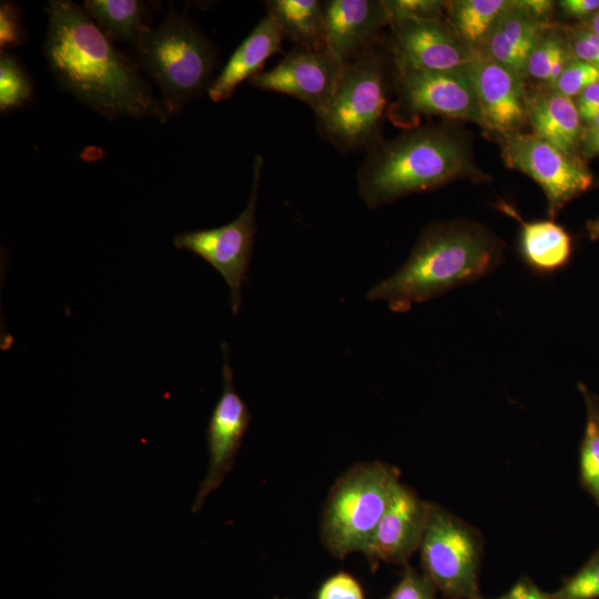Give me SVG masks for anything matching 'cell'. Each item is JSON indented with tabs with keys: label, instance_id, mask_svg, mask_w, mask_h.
<instances>
[{
	"label": "cell",
	"instance_id": "6da1fadb",
	"mask_svg": "<svg viewBox=\"0 0 599 599\" xmlns=\"http://www.w3.org/2000/svg\"><path fill=\"white\" fill-rule=\"evenodd\" d=\"M44 55L60 87L109 120L172 114L140 75L138 65L119 51L84 9L70 0L48 3Z\"/></svg>",
	"mask_w": 599,
	"mask_h": 599
},
{
	"label": "cell",
	"instance_id": "7a4b0ae2",
	"mask_svg": "<svg viewBox=\"0 0 599 599\" xmlns=\"http://www.w3.org/2000/svg\"><path fill=\"white\" fill-rule=\"evenodd\" d=\"M505 243L485 225L469 220L433 224L419 235L407 261L372 287L369 301H386L392 311H408L494 272Z\"/></svg>",
	"mask_w": 599,
	"mask_h": 599
},
{
	"label": "cell",
	"instance_id": "3957f363",
	"mask_svg": "<svg viewBox=\"0 0 599 599\" xmlns=\"http://www.w3.org/2000/svg\"><path fill=\"white\" fill-rule=\"evenodd\" d=\"M483 174L466 141L445 126H422L372 149L358 174V194L369 209L428 191L463 176Z\"/></svg>",
	"mask_w": 599,
	"mask_h": 599
},
{
	"label": "cell",
	"instance_id": "277c9868",
	"mask_svg": "<svg viewBox=\"0 0 599 599\" xmlns=\"http://www.w3.org/2000/svg\"><path fill=\"white\" fill-rule=\"evenodd\" d=\"M138 68L156 83L171 114L207 92L217 64L216 49L185 14L171 7L156 29L135 47Z\"/></svg>",
	"mask_w": 599,
	"mask_h": 599
},
{
	"label": "cell",
	"instance_id": "5b68a950",
	"mask_svg": "<svg viewBox=\"0 0 599 599\" xmlns=\"http://www.w3.org/2000/svg\"><path fill=\"white\" fill-rule=\"evenodd\" d=\"M399 483V470L383 461L348 469L325 504L322 539L326 549L337 558L364 552Z\"/></svg>",
	"mask_w": 599,
	"mask_h": 599
},
{
	"label": "cell",
	"instance_id": "8992f818",
	"mask_svg": "<svg viewBox=\"0 0 599 599\" xmlns=\"http://www.w3.org/2000/svg\"><path fill=\"white\" fill-rule=\"evenodd\" d=\"M386 104V65L374 43L345 64L334 95L316 115L318 131L343 152L372 149L380 141Z\"/></svg>",
	"mask_w": 599,
	"mask_h": 599
},
{
	"label": "cell",
	"instance_id": "52a82bcc",
	"mask_svg": "<svg viewBox=\"0 0 599 599\" xmlns=\"http://www.w3.org/2000/svg\"><path fill=\"white\" fill-rule=\"evenodd\" d=\"M424 575L446 599H481L478 530L438 505H430L420 545Z\"/></svg>",
	"mask_w": 599,
	"mask_h": 599
},
{
	"label": "cell",
	"instance_id": "ba28073f",
	"mask_svg": "<svg viewBox=\"0 0 599 599\" xmlns=\"http://www.w3.org/2000/svg\"><path fill=\"white\" fill-rule=\"evenodd\" d=\"M500 144L505 164L531 177L544 191L550 220L595 184L581 155L565 152L534 133H512L501 138Z\"/></svg>",
	"mask_w": 599,
	"mask_h": 599
},
{
	"label": "cell",
	"instance_id": "9c48e42d",
	"mask_svg": "<svg viewBox=\"0 0 599 599\" xmlns=\"http://www.w3.org/2000/svg\"><path fill=\"white\" fill-rule=\"evenodd\" d=\"M263 163V158L256 155L251 195L245 209L235 220L214 229L179 233L173 240L176 248L191 251L222 275L231 291L230 303L235 315L242 303V284L246 281L254 248L255 212Z\"/></svg>",
	"mask_w": 599,
	"mask_h": 599
},
{
	"label": "cell",
	"instance_id": "30bf717a",
	"mask_svg": "<svg viewBox=\"0 0 599 599\" xmlns=\"http://www.w3.org/2000/svg\"><path fill=\"white\" fill-rule=\"evenodd\" d=\"M396 87L397 100L389 109V118L396 125H414L420 115L481 123L467 67L448 71L397 69Z\"/></svg>",
	"mask_w": 599,
	"mask_h": 599
},
{
	"label": "cell",
	"instance_id": "8fae6325",
	"mask_svg": "<svg viewBox=\"0 0 599 599\" xmlns=\"http://www.w3.org/2000/svg\"><path fill=\"white\" fill-rule=\"evenodd\" d=\"M223 349V390L212 412L206 441L209 450V467L201 483L192 511H199L207 496L217 489L225 476L232 469L243 438L252 420L246 403L235 390L233 373L229 364V347L222 344Z\"/></svg>",
	"mask_w": 599,
	"mask_h": 599
},
{
	"label": "cell",
	"instance_id": "7c38bea8",
	"mask_svg": "<svg viewBox=\"0 0 599 599\" xmlns=\"http://www.w3.org/2000/svg\"><path fill=\"white\" fill-rule=\"evenodd\" d=\"M396 69L448 71L469 65L478 55L445 20L390 22Z\"/></svg>",
	"mask_w": 599,
	"mask_h": 599
},
{
	"label": "cell",
	"instance_id": "4fadbf2b",
	"mask_svg": "<svg viewBox=\"0 0 599 599\" xmlns=\"http://www.w3.org/2000/svg\"><path fill=\"white\" fill-rule=\"evenodd\" d=\"M344 64L327 49L296 48L273 69L248 80L257 89L296 98L321 113L335 93Z\"/></svg>",
	"mask_w": 599,
	"mask_h": 599
},
{
	"label": "cell",
	"instance_id": "5bb4252c",
	"mask_svg": "<svg viewBox=\"0 0 599 599\" xmlns=\"http://www.w3.org/2000/svg\"><path fill=\"white\" fill-rule=\"evenodd\" d=\"M467 71L480 110V126L500 139L520 132L527 121L524 77L481 54Z\"/></svg>",
	"mask_w": 599,
	"mask_h": 599
},
{
	"label": "cell",
	"instance_id": "9a60e30c",
	"mask_svg": "<svg viewBox=\"0 0 599 599\" xmlns=\"http://www.w3.org/2000/svg\"><path fill=\"white\" fill-rule=\"evenodd\" d=\"M430 505L399 483L363 554L373 562H407L420 548Z\"/></svg>",
	"mask_w": 599,
	"mask_h": 599
},
{
	"label": "cell",
	"instance_id": "2e32d148",
	"mask_svg": "<svg viewBox=\"0 0 599 599\" xmlns=\"http://www.w3.org/2000/svg\"><path fill=\"white\" fill-rule=\"evenodd\" d=\"M390 24L384 0H329L325 2L326 49L344 65L375 43Z\"/></svg>",
	"mask_w": 599,
	"mask_h": 599
},
{
	"label": "cell",
	"instance_id": "e0dca14e",
	"mask_svg": "<svg viewBox=\"0 0 599 599\" xmlns=\"http://www.w3.org/2000/svg\"><path fill=\"white\" fill-rule=\"evenodd\" d=\"M527 121L537 136L565 152L581 155L585 124L573 99L546 84L527 89Z\"/></svg>",
	"mask_w": 599,
	"mask_h": 599
},
{
	"label": "cell",
	"instance_id": "ac0fdd59",
	"mask_svg": "<svg viewBox=\"0 0 599 599\" xmlns=\"http://www.w3.org/2000/svg\"><path fill=\"white\" fill-rule=\"evenodd\" d=\"M284 34L276 22L265 16L235 49L211 84L207 94L213 102L230 99L244 81L261 73L266 60L282 51Z\"/></svg>",
	"mask_w": 599,
	"mask_h": 599
},
{
	"label": "cell",
	"instance_id": "d6986e66",
	"mask_svg": "<svg viewBox=\"0 0 599 599\" xmlns=\"http://www.w3.org/2000/svg\"><path fill=\"white\" fill-rule=\"evenodd\" d=\"M551 22H539L520 9L516 0L498 18L479 54L526 75L527 59Z\"/></svg>",
	"mask_w": 599,
	"mask_h": 599
},
{
	"label": "cell",
	"instance_id": "ffe728a7",
	"mask_svg": "<svg viewBox=\"0 0 599 599\" xmlns=\"http://www.w3.org/2000/svg\"><path fill=\"white\" fill-rule=\"evenodd\" d=\"M496 207L520 225L519 250L524 262L538 274H552L565 267L572 254L570 234L552 220L527 222L505 201Z\"/></svg>",
	"mask_w": 599,
	"mask_h": 599
},
{
	"label": "cell",
	"instance_id": "44dd1931",
	"mask_svg": "<svg viewBox=\"0 0 599 599\" xmlns=\"http://www.w3.org/2000/svg\"><path fill=\"white\" fill-rule=\"evenodd\" d=\"M267 16L280 27L284 38L297 48L325 50V2L318 0H270Z\"/></svg>",
	"mask_w": 599,
	"mask_h": 599
},
{
	"label": "cell",
	"instance_id": "7402d4cb",
	"mask_svg": "<svg viewBox=\"0 0 599 599\" xmlns=\"http://www.w3.org/2000/svg\"><path fill=\"white\" fill-rule=\"evenodd\" d=\"M82 8L112 41L134 47L151 29L144 23L145 3L136 0H87Z\"/></svg>",
	"mask_w": 599,
	"mask_h": 599
},
{
	"label": "cell",
	"instance_id": "603a6c76",
	"mask_svg": "<svg viewBox=\"0 0 599 599\" xmlns=\"http://www.w3.org/2000/svg\"><path fill=\"white\" fill-rule=\"evenodd\" d=\"M510 0L446 1L447 22L474 51L480 52L500 14Z\"/></svg>",
	"mask_w": 599,
	"mask_h": 599
},
{
	"label": "cell",
	"instance_id": "cb8c5ba5",
	"mask_svg": "<svg viewBox=\"0 0 599 599\" xmlns=\"http://www.w3.org/2000/svg\"><path fill=\"white\" fill-rule=\"evenodd\" d=\"M578 389L586 406V425L579 448V483L599 508V396L586 384Z\"/></svg>",
	"mask_w": 599,
	"mask_h": 599
},
{
	"label": "cell",
	"instance_id": "d4e9b609",
	"mask_svg": "<svg viewBox=\"0 0 599 599\" xmlns=\"http://www.w3.org/2000/svg\"><path fill=\"white\" fill-rule=\"evenodd\" d=\"M572 58L564 28L554 26L531 50L526 63V75L550 87Z\"/></svg>",
	"mask_w": 599,
	"mask_h": 599
},
{
	"label": "cell",
	"instance_id": "484cf974",
	"mask_svg": "<svg viewBox=\"0 0 599 599\" xmlns=\"http://www.w3.org/2000/svg\"><path fill=\"white\" fill-rule=\"evenodd\" d=\"M32 95L29 75L17 59L7 52L0 59V110L8 112L26 104Z\"/></svg>",
	"mask_w": 599,
	"mask_h": 599
},
{
	"label": "cell",
	"instance_id": "4316f807",
	"mask_svg": "<svg viewBox=\"0 0 599 599\" xmlns=\"http://www.w3.org/2000/svg\"><path fill=\"white\" fill-rule=\"evenodd\" d=\"M552 599H599V547L561 586L550 593Z\"/></svg>",
	"mask_w": 599,
	"mask_h": 599
},
{
	"label": "cell",
	"instance_id": "83f0119b",
	"mask_svg": "<svg viewBox=\"0 0 599 599\" xmlns=\"http://www.w3.org/2000/svg\"><path fill=\"white\" fill-rule=\"evenodd\" d=\"M597 81H599L598 68L572 58L549 88L568 98L575 99L588 85Z\"/></svg>",
	"mask_w": 599,
	"mask_h": 599
},
{
	"label": "cell",
	"instance_id": "f1b7e54d",
	"mask_svg": "<svg viewBox=\"0 0 599 599\" xmlns=\"http://www.w3.org/2000/svg\"><path fill=\"white\" fill-rule=\"evenodd\" d=\"M390 22L399 20L441 19L446 1L439 0H384Z\"/></svg>",
	"mask_w": 599,
	"mask_h": 599
},
{
	"label": "cell",
	"instance_id": "f546056e",
	"mask_svg": "<svg viewBox=\"0 0 599 599\" xmlns=\"http://www.w3.org/2000/svg\"><path fill=\"white\" fill-rule=\"evenodd\" d=\"M564 31L572 57L599 69V37L583 22L564 27Z\"/></svg>",
	"mask_w": 599,
	"mask_h": 599
},
{
	"label": "cell",
	"instance_id": "4dcf8cb0",
	"mask_svg": "<svg viewBox=\"0 0 599 599\" xmlns=\"http://www.w3.org/2000/svg\"><path fill=\"white\" fill-rule=\"evenodd\" d=\"M436 590L427 576L407 566L387 599H436Z\"/></svg>",
	"mask_w": 599,
	"mask_h": 599
},
{
	"label": "cell",
	"instance_id": "1f68e13d",
	"mask_svg": "<svg viewBox=\"0 0 599 599\" xmlns=\"http://www.w3.org/2000/svg\"><path fill=\"white\" fill-rule=\"evenodd\" d=\"M24 29L21 12L13 2L2 1L0 6V47L1 51L22 44Z\"/></svg>",
	"mask_w": 599,
	"mask_h": 599
},
{
	"label": "cell",
	"instance_id": "d6a6232c",
	"mask_svg": "<svg viewBox=\"0 0 599 599\" xmlns=\"http://www.w3.org/2000/svg\"><path fill=\"white\" fill-rule=\"evenodd\" d=\"M317 599H364V592L352 575L338 572L322 585Z\"/></svg>",
	"mask_w": 599,
	"mask_h": 599
},
{
	"label": "cell",
	"instance_id": "836d02e7",
	"mask_svg": "<svg viewBox=\"0 0 599 599\" xmlns=\"http://www.w3.org/2000/svg\"><path fill=\"white\" fill-rule=\"evenodd\" d=\"M573 101L583 124L593 120L599 114V81L588 85Z\"/></svg>",
	"mask_w": 599,
	"mask_h": 599
},
{
	"label": "cell",
	"instance_id": "e575fe53",
	"mask_svg": "<svg viewBox=\"0 0 599 599\" xmlns=\"http://www.w3.org/2000/svg\"><path fill=\"white\" fill-rule=\"evenodd\" d=\"M496 599H552V597L538 588L528 577H521L507 592Z\"/></svg>",
	"mask_w": 599,
	"mask_h": 599
},
{
	"label": "cell",
	"instance_id": "d590c367",
	"mask_svg": "<svg viewBox=\"0 0 599 599\" xmlns=\"http://www.w3.org/2000/svg\"><path fill=\"white\" fill-rule=\"evenodd\" d=\"M561 10L569 17L587 22L599 11V0H561Z\"/></svg>",
	"mask_w": 599,
	"mask_h": 599
},
{
	"label": "cell",
	"instance_id": "8d00e7d4",
	"mask_svg": "<svg viewBox=\"0 0 599 599\" xmlns=\"http://www.w3.org/2000/svg\"><path fill=\"white\" fill-rule=\"evenodd\" d=\"M580 154L585 160L599 156V114L583 126Z\"/></svg>",
	"mask_w": 599,
	"mask_h": 599
},
{
	"label": "cell",
	"instance_id": "74e56055",
	"mask_svg": "<svg viewBox=\"0 0 599 599\" xmlns=\"http://www.w3.org/2000/svg\"><path fill=\"white\" fill-rule=\"evenodd\" d=\"M517 6L532 19L549 23L554 12V1L549 0H516Z\"/></svg>",
	"mask_w": 599,
	"mask_h": 599
},
{
	"label": "cell",
	"instance_id": "f35d334b",
	"mask_svg": "<svg viewBox=\"0 0 599 599\" xmlns=\"http://www.w3.org/2000/svg\"><path fill=\"white\" fill-rule=\"evenodd\" d=\"M588 237L591 241H596L599 238V216L591 219L587 222L586 225Z\"/></svg>",
	"mask_w": 599,
	"mask_h": 599
},
{
	"label": "cell",
	"instance_id": "ab89813d",
	"mask_svg": "<svg viewBox=\"0 0 599 599\" xmlns=\"http://www.w3.org/2000/svg\"><path fill=\"white\" fill-rule=\"evenodd\" d=\"M586 23L589 29L599 37V11Z\"/></svg>",
	"mask_w": 599,
	"mask_h": 599
}]
</instances>
